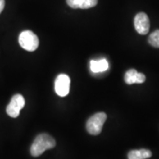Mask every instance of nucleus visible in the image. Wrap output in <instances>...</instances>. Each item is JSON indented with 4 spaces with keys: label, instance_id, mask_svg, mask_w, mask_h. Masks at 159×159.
I'll return each mask as SVG.
<instances>
[{
    "label": "nucleus",
    "instance_id": "obj_1",
    "mask_svg": "<svg viewBox=\"0 0 159 159\" xmlns=\"http://www.w3.org/2000/svg\"><path fill=\"white\" fill-rule=\"evenodd\" d=\"M55 140L50 135L41 134L35 137L34 142L31 145L30 153L33 157H39L46 150L55 148Z\"/></svg>",
    "mask_w": 159,
    "mask_h": 159
},
{
    "label": "nucleus",
    "instance_id": "obj_2",
    "mask_svg": "<svg viewBox=\"0 0 159 159\" xmlns=\"http://www.w3.org/2000/svg\"><path fill=\"white\" fill-rule=\"evenodd\" d=\"M107 119V115L103 112L97 113L88 119L86 129L89 134L97 136L101 133L103 125Z\"/></svg>",
    "mask_w": 159,
    "mask_h": 159
},
{
    "label": "nucleus",
    "instance_id": "obj_3",
    "mask_svg": "<svg viewBox=\"0 0 159 159\" xmlns=\"http://www.w3.org/2000/svg\"><path fill=\"white\" fill-rule=\"evenodd\" d=\"M19 42L24 49L29 52L35 51L39 45V38L30 30L21 32L19 37Z\"/></svg>",
    "mask_w": 159,
    "mask_h": 159
},
{
    "label": "nucleus",
    "instance_id": "obj_4",
    "mask_svg": "<svg viewBox=\"0 0 159 159\" xmlns=\"http://www.w3.org/2000/svg\"><path fill=\"white\" fill-rule=\"evenodd\" d=\"M25 99L21 94H15L6 108V112L8 116L16 118L19 116L20 111L25 107Z\"/></svg>",
    "mask_w": 159,
    "mask_h": 159
},
{
    "label": "nucleus",
    "instance_id": "obj_5",
    "mask_svg": "<svg viewBox=\"0 0 159 159\" xmlns=\"http://www.w3.org/2000/svg\"><path fill=\"white\" fill-rule=\"evenodd\" d=\"M70 78L67 75L61 74L56 77L55 81V91L60 97H66L69 93Z\"/></svg>",
    "mask_w": 159,
    "mask_h": 159
},
{
    "label": "nucleus",
    "instance_id": "obj_6",
    "mask_svg": "<svg viewBox=\"0 0 159 159\" xmlns=\"http://www.w3.org/2000/svg\"><path fill=\"white\" fill-rule=\"evenodd\" d=\"M135 29L141 35L148 34L150 30V20L145 13H139L134 19Z\"/></svg>",
    "mask_w": 159,
    "mask_h": 159
},
{
    "label": "nucleus",
    "instance_id": "obj_7",
    "mask_svg": "<svg viewBox=\"0 0 159 159\" xmlns=\"http://www.w3.org/2000/svg\"><path fill=\"white\" fill-rule=\"evenodd\" d=\"M146 80V77L142 73H139L136 69H130L125 75V82L128 85L134 83H143Z\"/></svg>",
    "mask_w": 159,
    "mask_h": 159
},
{
    "label": "nucleus",
    "instance_id": "obj_8",
    "mask_svg": "<svg viewBox=\"0 0 159 159\" xmlns=\"http://www.w3.org/2000/svg\"><path fill=\"white\" fill-rule=\"evenodd\" d=\"M108 67L109 65L108 61L105 58L98 60V61L92 60L90 62V69L94 73L103 72V71L108 70Z\"/></svg>",
    "mask_w": 159,
    "mask_h": 159
},
{
    "label": "nucleus",
    "instance_id": "obj_9",
    "mask_svg": "<svg viewBox=\"0 0 159 159\" xmlns=\"http://www.w3.org/2000/svg\"><path fill=\"white\" fill-rule=\"evenodd\" d=\"M152 156V152L147 149H140V150H134L128 152V159H147Z\"/></svg>",
    "mask_w": 159,
    "mask_h": 159
},
{
    "label": "nucleus",
    "instance_id": "obj_10",
    "mask_svg": "<svg viewBox=\"0 0 159 159\" xmlns=\"http://www.w3.org/2000/svg\"><path fill=\"white\" fill-rule=\"evenodd\" d=\"M148 42L155 48H159V30L151 33L149 36Z\"/></svg>",
    "mask_w": 159,
    "mask_h": 159
},
{
    "label": "nucleus",
    "instance_id": "obj_11",
    "mask_svg": "<svg viewBox=\"0 0 159 159\" xmlns=\"http://www.w3.org/2000/svg\"><path fill=\"white\" fill-rule=\"evenodd\" d=\"M97 4V0H81L80 8L89 9L94 7Z\"/></svg>",
    "mask_w": 159,
    "mask_h": 159
},
{
    "label": "nucleus",
    "instance_id": "obj_12",
    "mask_svg": "<svg viewBox=\"0 0 159 159\" xmlns=\"http://www.w3.org/2000/svg\"><path fill=\"white\" fill-rule=\"evenodd\" d=\"M80 1L81 0H66V2L69 7H71V8L77 9L80 8Z\"/></svg>",
    "mask_w": 159,
    "mask_h": 159
},
{
    "label": "nucleus",
    "instance_id": "obj_13",
    "mask_svg": "<svg viewBox=\"0 0 159 159\" xmlns=\"http://www.w3.org/2000/svg\"><path fill=\"white\" fill-rule=\"evenodd\" d=\"M5 0H0V13L2 12L4 7H5Z\"/></svg>",
    "mask_w": 159,
    "mask_h": 159
}]
</instances>
